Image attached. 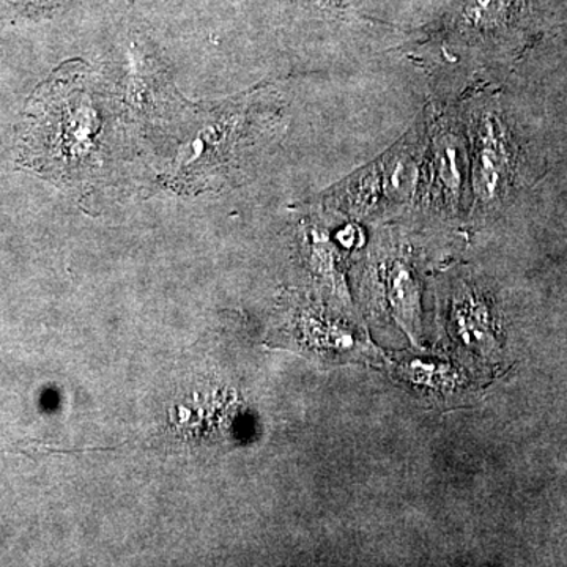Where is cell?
I'll use <instances>...</instances> for the list:
<instances>
[{"label": "cell", "mask_w": 567, "mask_h": 567, "mask_svg": "<svg viewBox=\"0 0 567 567\" xmlns=\"http://www.w3.org/2000/svg\"><path fill=\"white\" fill-rule=\"evenodd\" d=\"M70 80V70L61 69L44 81L29 100L22 123L21 163L51 177L74 169L93 132L91 110Z\"/></svg>", "instance_id": "1"}, {"label": "cell", "mask_w": 567, "mask_h": 567, "mask_svg": "<svg viewBox=\"0 0 567 567\" xmlns=\"http://www.w3.org/2000/svg\"><path fill=\"white\" fill-rule=\"evenodd\" d=\"M472 183L481 203H494L505 192L511 173V153L503 123L494 112H481L470 125Z\"/></svg>", "instance_id": "2"}, {"label": "cell", "mask_w": 567, "mask_h": 567, "mask_svg": "<svg viewBox=\"0 0 567 567\" xmlns=\"http://www.w3.org/2000/svg\"><path fill=\"white\" fill-rule=\"evenodd\" d=\"M524 0H458L453 25L466 35L486 37L507 28Z\"/></svg>", "instance_id": "3"}, {"label": "cell", "mask_w": 567, "mask_h": 567, "mask_svg": "<svg viewBox=\"0 0 567 567\" xmlns=\"http://www.w3.org/2000/svg\"><path fill=\"white\" fill-rule=\"evenodd\" d=\"M494 317L486 298L464 289L453 308L454 331L470 349H483L494 342Z\"/></svg>", "instance_id": "4"}, {"label": "cell", "mask_w": 567, "mask_h": 567, "mask_svg": "<svg viewBox=\"0 0 567 567\" xmlns=\"http://www.w3.org/2000/svg\"><path fill=\"white\" fill-rule=\"evenodd\" d=\"M386 295L394 316L404 322L415 323L417 309V282L409 264L395 260L386 271Z\"/></svg>", "instance_id": "5"}]
</instances>
